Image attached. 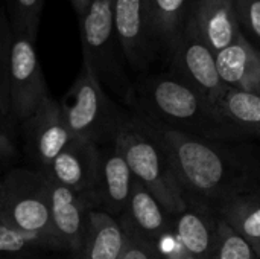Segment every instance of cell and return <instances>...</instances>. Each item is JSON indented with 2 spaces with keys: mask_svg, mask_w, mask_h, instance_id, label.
<instances>
[{
  "mask_svg": "<svg viewBox=\"0 0 260 259\" xmlns=\"http://www.w3.org/2000/svg\"><path fill=\"white\" fill-rule=\"evenodd\" d=\"M148 122L161 142L189 203L218 214L233 198L260 188V172L235 150L213 139Z\"/></svg>",
  "mask_w": 260,
  "mask_h": 259,
  "instance_id": "6da1fadb",
  "label": "cell"
},
{
  "mask_svg": "<svg viewBox=\"0 0 260 259\" xmlns=\"http://www.w3.org/2000/svg\"><path fill=\"white\" fill-rule=\"evenodd\" d=\"M133 105L139 116L187 134L213 140L236 137L203 96L172 72L145 79L134 89Z\"/></svg>",
  "mask_w": 260,
  "mask_h": 259,
  "instance_id": "7a4b0ae2",
  "label": "cell"
},
{
  "mask_svg": "<svg viewBox=\"0 0 260 259\" xmlns=\"http://www.w3.org/2000/svg\"><path fill=\"white\" fill-rule=\"evenodd\" d=\"M113 145L123 156L134 179L152 194L172 218L187 208L189 200L171 160L146 119L139 114L126 116Z\"/></svg>",
  "mask_w": 260,
  "mask_h": 259,
  "instance_id": "3957f363",
  "label": "cell"
},
{
  "mask_svg": "<svg viewBox=\"0 0 260 259\" xmlns=\"http://www.w3.org/2000/svg\"><path fill=\"white\" fill-rule=\"evenodd\" d=\"M0 221L62 250L52 227L47 176L40 169L15 168L2 177Z\"/></svg>",
  "mask_w": 260,
  "mask_h": 259,
  "instance_id": "277c9868",
  "label": "cell"
},
{
  "mask_svg": "<svg viewBox=\"0 0 260 259\" xmlns=\"http://www.w3.org/2000/svg\"><path fill=\"white\" fill-rule=\"evenodd\" d=\"M59 105L72 136L93 142L98 147L113 145L126 118L107 96L104 85L84 60L78 78Z\"/></svg>",
  "mask_w": 260,
  "mask_h": 259,
  "instance_id": "5b68a950",
  "label": "cell"
},
{
  "mask_svg": "<svg viewBox=\"0 0 260 259\" xmlns=\"http://www.w3.org/2000/svg\"><path fill=\"white\" fill-rule=\"evenodd\" d=\"M84 61L90 64L102 85L110 87L126 104L133 105L134 87L123 69V52L113 21V0H94L79 15Z\"/></svg>",
  "mask_w": 260,
  "mask_h": 259,
  "instance_id": "8992f818",
  "label": "cell"
},
{
  "mask_svg": "<svg viewBox=\"0 0 260 259\" xmlns=\"http://www.w3.org/2000/svg\"><path fill=\"white\" fill-rule=\"evenodd\" d=\"M168 55L171 60L172 73L193 87L215 110L229 89L218 75L215 52L209 47L189 20H186Z\"/></svg>",
  "mask_w": 260,
  "mask_h": 259,
  "instance_id": "52a82bcc",
  "label": "cell"
},
{
  "mask_svg": "<svg viewBox=\"0 0 260 259\" xmlns=\"http://www.w3.org/2000/svg\"><path fill=\"white\" fill-rule=\"evenodd\" d=\"M35 41L37 40L27 32L12 29L8 70L9 110L23 122L37 111L47 96H50L40 66Z\"/></svg>",
  "mask_w": 260,
  "mask_h": 259,
  "instance_id": "ba28073f",
  "label": "cell"
},
{
  "mask_svg": "<svg viewBox=\"0 0 260 259\" xmlns=\"http://www.w3.org/2000/svg\"><path fill=\"white\" fill-rule=\"evenodd\" d=\"M113 21L125 61L146 70L158 50L148 0H113Z\"/></svg>",
  "mask_w": 260,
  "mask_h": 259,
  "instance_id": "9c48e42d",
  "label": "cell"
},
{
  "mask_svg": "<svg viewBox=\"0 0 260 259\" xmlns=\"http://www.w3.org/2000/svg\"><path fill=\"white\" fill-rule=\"evenodd\" d=\"M99 159L101 147L84 139L72 137V140L44 171V174L53 182L84 197L93 208V192Z\"/></svg>",
  "mask_w": 260,
  "mask_h": 259,
  "instance_id": "30bf717a",
  "label": "cell"
},
{
  "mask_svg": "<svg viewBox=\"0 0 260 259\" xmlns=\"http://www.w3.org/2000/svg\"><path fill=\"white\" fill-rule=\"evenodd\" d=\"M24 128L29 151L43 172L73 137L59 102L52 96H47L37 111L24 121Z\"/></svg>",
  "mask_w": 260,
  "mask_h": 259,
  "instance_id": "8fae6325",
  "label": "cell"
},
{
  "mask_svg": "<svg viewBox=\"0 0 260 259\" xmlns=\"http://www.w3.org/2000/svg\"><path fill=\"white\" fill-rule=\"evenodd\" d=\"M47 182L53 234L62 246V250L69 252L72 258L76 259L82 247L88 214L93 208L75 191L53 182L49 177Z\"/></svg>",
  "mask_w": 260,
  "mask_h": 259,
  "instance_id": "7c38bea8",
  "label": "cell"
},
{
  "mask_svg": "<svg viewBox=\"0 0 260 259\" xmlns=\"http://www.w3.org/2000/svg\"><path fill=\"white\" fill-rule=\"evenodd\" d=\"M219 215L200 205L187 208L172 218L180 259H212L219 238Z\"/></svg>",
  "mask_w": 260,
  "mask_h": 259,
  "instance_id": "4fadbf2b",
  "label": "cell"
},
{
  "mask_svg": "<svg viewBox=\"0 0 260 259\" xmlns=\"http://www.w3.org/2000/svg\"><path fill=\"white\" fill-rule=\"evenodd\" d=\"M134 185V176L120 151L111 145L101 150L98 177L93 192V208L114 218L122 217Z\"/></svg>",
  "mask_w": 260,
  "mask_h": 259,
  "instance_id": "5bb4252c",
  "label": "cell"
},
{
  "mask_svg": "<svg viewBox=\"0 0 260 259\" xmlns=\"http://www.w3.org/2000/svg\"><path fill=\"white\" fill-rule=\"evenodd\" d=\"M120 221L157 246L158 250L171 238H175L172 217L136 179Z\"/></svg>",
  "mask_w": 260,
  "mask_h": 259,
  "instance_id": "9a60e30c",
  "label": "cell"
},
{
  "mask_svg": "<svg viewBox=\"0 0 260 259\" xmlns=\"http://www.w3.org/2000/svg\"><path fill=\"white\" fill-rule=\"evenodd\" d=\"M215 61L227 89L260 95V58L242 29L230 46L215 53Z\"/></svg>",
  "mask_w": 260,
  "mask_h": 259,
  "instance_id": "2e32d148",
  "label": "cell"
},
{
  "mask_svg": "<svg viewBox=\"0 0 260 259\" xmlns=\"http://www.w3.org/2000/svg\"><path fill=\"white\" fill-rule=\"evenodd\" d=\"M187 20L215 53L230 46L241 31L233 0H193Z\"/></svg>",
  "mask_w": 260,
  "mask_h": 259,
  "instance_id": "e0dca14e",
  "label": "cell"
},
{
  "mask_svg": "<svg viewBox=\"0 0 260 259\" xmlns=\"http://www.w3.org/2000/svg\"><path fill=\"white\" fill-rule=\"evenodd\" d=\"M126 246V234L120 220L91 209L76 259H120Z\"/></svg>",
  "mask_w": 260,
  "mask_h": 259,
  "instance_id": "ac0fdd59",
  "label": "cell"
},
{
  "mask_svg": "<svg viewBox=\"0 0 260 259\" xmlns=\"http://www.w3.org/2000/svg\"><path fill=\"white\" fill-rule=\"evenodd\" d=\"M215 113L236 137H260V95L229 89Z\"/></svg>",
  "mask_w": 260,
  "mask_h": 259,
  "instance_id": "d6986e66",
  "label": "cell"
},
{
  "mask_svg": "<svg viewBox=\"0 0 260 259\" xmlns=\"http://www.w3.org/2000/svg\"><path fill=\"white\" fill-rule=\"evenodd\" d=\"M218 215L260 259V188L233 198L218 212Z\"/></svg>",
  "mask_w": 260,
  "mask_h": 259,
  "instance_id": "ffe728a7",
  "label": "cell"
},
{
  "mask_svg": "<svg viewBox=\"0 0 260 259\" xmlns=\"http://www.w3.org/2000/svg\"><path fill=\"white\" fill-rule=\"evenodd\" d=\"M193 0H148L158 49L169 52L178 38Z\"/></svg>",
  "mask_w": 260,
  "mask_h": 259,
  "instance_id": "44dd1931",
  "label": "cell"
},
{
  "mask_svg": "<svg viewBox=\"0 0 260 259\" xmlns=\"http://www.w3.org/2000/svg\"><path fill=\"white\" fill-rule=\"evenodd\" d=\"M52 247L41 238L21 232L0 221V256H21Z\"/></svg>",
  "mask_w": 260,
  "mask_h": 259,
  "instance_id": "7402d4cb",
  "label": "cell"
},
{
  "mask_svg": "<svg viewBox=\"0 0 260 259\" xmlns=\"http://www.w3.org/2000/svg\"><path fill=\"white\" fill-rule=\"evenodd\" d=\"M44 0H8V17L12 29L27 32L37 40Z\"/></svg>",
  "mask_w": 260,
  "mask_h": 259,
  "instance_id": "603a6c76",
  "label": "cell"
},
{
  "mask_svg": "<svg viewBox=\"0 0 260 259\" xmlns=\"http://www.w3.org/2000/svg\"><path fill=\"white\" fill-rule=\"evenodd\" d=\"M12 46V27L5 8L0 6V114L6 116L9 110V90H8V70L9 55Z\"/></svg>",
  "mask_w": 260,
  "mask_h": 259,
  "instance_id": "cb8c5ba5",
  "label": "cell"
},
{
  "mask_svg": "<svg viewBox=\"0 0 260 259\" xmlns=\"http://www.w3.org/2000/svg\"><path fill=\"white\" fill-rule=\"evenodd\" d=\"M212 259H259L254 250L222 220H219V238Z\"/></svg>",
  "mask_w": 260,
  "mask_h": 259,
  "instance_id": "d4e9b609",
  "label": "cell"
},
{
  "mask_svg": "<svg viewBox=\"0 0 260 259\" xmlns=\"http://www.w3.org/2000/svg\"><path fill=\"white\" fill-rule=\"evenodd\" d=\"M122 226L126 234V246L123 249L120 259H166L158 250V247L154 246L151 241L139 235L126 224L122 223Z\"/></svg>",
  "mask_w": 260,
  "mask_h": 259,
  "instance_id": "484cf974",
  "label": "cell"
},
{
  "mask_svg": "<svg viewBox=\"0 0 260 259\" xmlns=\"http://www.w3.org/2000/svg\"><path fill=\"white\" fill-rule=\"evenodd\" d=\"M239 27L260 41V0H233Z\"/></svg>",
  "mask_w": 260,
  "mask_h": 259,
  "instance_id": "4316f807",
  "label": "cell"
},
{
  "mask_svg": "<svg viewBox=\"0 0 260 259\" xmlns=\"http://www.w3.org/2000/svg\"><path fill=\"white\" fill-rule=\"evenodd\" d=\"M15 154H17V151H15V147H14L12 140L9 139V136L0 127V162H8Z\"/></svg>",
  "mask_w": 260,
  "mask_h": 259,
  "instance_id": "83f0119b",
  "label": "cell"
},
{
  "mask_svg": "<svg viewBox=\"0 0 260 259\" xmlns=\"http://www.w3.org/2000/svg\"><path fill=\"white\" fill-rule=\"evenodd\" d=\"M93 2H94V0H70V5H72V8L75 9V12L78 14V17H79V15H82L84 12H87V9L91 6Z\"/></svg>",
  "mask_w": 260,
  "mask_h": 259,
  "instance_id": "f1b7e54d",
  "label": "cell"
},
{
  "mask_svg": "<svg viewBox=\"0 0 260 259\" xmlns=\"http://www.w3.org/2000/svg\"><path fill=\"white\" fill-rule=\"evenodd\" d=\"M257 49V55H259V58H260V47H256Z\"/></svg>",
  "mask_w": 260,
  "mask_h": 259,
  "instance_id": "f546056e",
  "label": "cell"
},
{
  "mask_svg": "<svg viewBox=\"0 0 260 259\" xmlns=\"http://www.w3.org/2000/svg\"><path fill=\"white\" fill-rule=\"evenodd\" d=\"M2 118H3V116H2V114H0V119H2Z\"/></svg>",
  "mask_w": 260,
  "mask_h": 259,
  "instance_id": "4dcf8cb0",
  "label": "cell"
},
{
  "mask_svg": "<svg viewBox=\"0 0 260 259\" xmlns=\"http://www.w3.org/2000/svg\"><path fill=\"white\" fill-rule=\"evenodd\" d=\"M0 180H2V179H0Z\"/></svg>",
  "mask_w": 260,
  "mask_h": 259,
  "instance_id": "1f68e13d",
  "label": "cell"
}]
</instances>
